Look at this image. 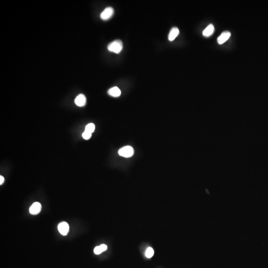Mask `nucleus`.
Returning a JSON list of instances; mask_svg holds the SVG:
<instances>
[{"label": "nucleus", "mask_w": 268, "mask_h": 268, "mask_svg": "<svg viewBox=\"0 0 268 268\" xmlns=\"http://www.w3.org/2000/svg\"><path fill=\"white\" fill-rule=\"evenodd\" d=\"M107 49L109 51L118 54L123 49V43L120 40H116L111 42L107 46Z\"/></svg>", "instance_id": "obj_1"}, {"label": "nucleus", "mask_w": 268, "mask_h": 268, "mask_svg": "<svg viewBox=\"0 0 268 268\" xmlns=\"http://www.w3.org/2000/svg\"><path fill=\"white\" fill-rule=\"evenodd\" d=\"M134 153L133 148L131 146H126L120 149L118 151L120 156L124 157H130L133 156Z\"/></svg>", "instance_id": "obj_2"}, {"label": "nucleus", "mask_w": 268, "mask_h": 268, "mask_svg": "<svg viewBox=\"0 0 268 268\" xmlns=\"http://www.w3.org/2000/svg\"><path fill=\"white\" fill-rule=\"evenodd\" d=\"M114 13V10L111 6H108L104 10L102 13H101V19L103 20H107L112 18Z\"/></svg>", "instance_id": "obj_3"}, {"label": "nucleus", "mask_w": 268, "mask_h": 268, "mask_svg": "<svg viewBox=\"0 0 268 268\" xmlns=\"http://www.w3.org/2000/svg\"><path fill=\"white\" fill-rule=\"evenodd\" d=\"M58 229L60 233L62 235L67 236L69 231V225L66 222H62L58 225Z\"/></svg>", "instance_id": "obj_4"}, {"label": "nucleus", "mask_w": 268, "mask_h": 268, "mask_svg": "<svg viewBox=\"0 0 268 268\" xmlns=\"http://www.w3.org/2000/svg\"><path fill=\"white\" fill-rule=\"evenodd\" d=\"M42 206L39 202H35L29 208V213L32 215H37L40 212Z\"/></svg>", "instance_id": "obj_5"}, {"label": "nucleus", "mask_w": 268, "mask_h": 268, "mask_svg": "<svg viewBox=\"0 0 268 268\" xmlns=\"http://www.w3.org/2000/svg\"><path fill=\"white\" fill-rule=\"evenodd\" d=\"M74 103L79 107H83L86 104L87 99L86 97L83 94H79L77 96L74 100Z\"/></svg>", "instance_id": "obj_6"}, {"label": "nucleus", "mask_w": 268, "mask_h": 268, "mask_svg": "<svg viewBox=\"0 0 268 268\" xmlns=\"http://www.w3.org/2000/svg\"><path fill=\"white\" fill-rule=\"evenodd\" d=\"M231 36V33L228 31H225L223 32L221 35L219 36L217 39L218 43L219 44H222L227 41L228 39H229Z\"/></svg>", "instance_id": "obj_7"}, {"label": "nucleus", "mask_w": 268, "mask_h": 268, "mask_svg": "<svg viewBox=\"0 0 268 268\" xmlns=\"http://www.w3.org/2000/svg\"><path fill=\"white\" fill-rule=\"evenodd\" d=\"M179 34V30L177 28L173 27L172 28L168 34L169 40L172 41L176 38V37Z\"/></svg>", "instance_id": "obj_8"}, {"label": "nucleus", "mask_w": 268, "mask_h": 268, "mask_svg": "<svg viewBox=\"0 0 268 268\" xmlns=\"http://www.w3.org/2000/svg\"><path fill=\"white\" fill-rule=\"evenodd\" d=\"M108 93L109 96L113 97H119L121 94V91L120 89L117 87H113L112 88H110L108 91Z\"/></svg>", "instance_id": "obj_9"}, {"label": "nucleus", "mask_w": 268, "mask_h": 268, "mask_svg": "<svg viewBox=\"0 0 268 268\" xmlns=\"http://www.w3.org/2000/svg\"><path fill=\"white\" fill-rule=\"evenodd\" d=\"M215 32V28L213 24H210L204 29L203 32V34L204 36L209 37L213 34Z\"/></svg>", "instance_id": "obj_10"}, {"label": "nucleus", "mask_w": 268, "mask_h": 268, "mask_svg": "<svg viewBox=\"0 0 268 268\" xmlns=\"http://www.w3.org/2000/svg\"><path fill=\"white\" fill-rule=\"evenodd\" d=\"M107 249V245L102 244L99 246H96L94 249V252L96 255L100 254L101 253L106 250Z\"/></svg>", "instance_id": "obj_11"}, {"label": "nucleus", "mask_w": 268, "mask_h": 268, "mask_svg": "<svg viewBox=\"0 0 268 268\" xmlns=\"http://www.w3.org/2000/svg\"><path fill=\"white\" fill-rule=\"evenodd\" d=\"M95 125L94 124L90 123L87 125L85 128V131L92 134L95 131Z\"/></svg>", "instance_id": "obj_12"}, {"label": "nucleus", "mask_w": 268, "mask_h": 268, "mask_svg": "<svg viewBox=\"0 0 268 268\" xmlns=\"http://www.w3.org/2000/svg\"><path fill=\"white\" fill-rule=\"evenodd\" d=\"M146 256L147 258H151L154 256V249H152L151 247H149L147 249L146 252Z\"/></svg>", "instance_id": "obj_13"}, {"label": "nucleus", "mask_w": 268, "mask_h": 268, "mask_svg": "<svg viewBox=\"0 0 268 268\" xmlns=\"http://www.w3.org/2000/svg\"><path fill=\"white\" fill-rule=\"evenodd\" d=\"M91 134H92L87 132V131H84V132L83 133L82 136H83V137L85 140H88L91 137Z\"/></svg>", "instance_id": "obj_14"}, {"label": "nucleus", "mask_w": 268, "mask_h": 268, "mask_svg": "<svg viewBox=\"0 0 268 268\" xmlns=\"http://www.w3.org/2000/svg\"><path fill=\"white\" fill-rule=\"evenodd\" d=\"M4 181H5V179H4V177L1 175L0 176V185H2Z\"/></svg>", "instance_id": "obj_15"}]
</instances>
